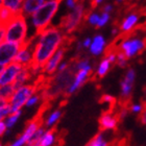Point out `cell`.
Wrapping results in <instances>:
<instances>
[{
	"instance_id": "obj_1",
	"label": "cell",
	"mask_w": 146,
	"mask_h": 146,
	"mask_svg": "<svg viewBox=\"0 0 146 146\" xmlns=\"http://www.w3.org/2000/svg\"><path fill=\"white\" fill-rule=\"evenodd\" d=\"M63 39L64 36L61 28L56 26L47 27L40 35L39 41L34 47L33 63L29 66L33 74H36L40 70H43V67L49 58L61 47Z\"/></svg>"
},
{
	"instance_id": "obj_2",
	"label": "cell",
	"mask_w": 146,
	"mask_h": 146,
	"mask_svg": "<svg viewBox=\"0 0 146 146\" xmlns=\"http://www.w3.org/2000/svg\"><path fill=\"white\" fill-rule=\"evenodd\" d=\"M76 73L74 61H71L69 67L66 70L58 72L56 75L53 76L48 84V87L43 92L44 97H55L58 95L62 94L63 92H66L69 86L71 85L74 75Z\"/></svg>"
},
{
	"instance_id": "obj_3",
	"label": "cell",
	"mask_w": 146,
	"mask_h": 146,
	"mask_svg": "<svg viewBox=\"0 0 146 146\" xmlns=\"http://www.w3.org/2000/svg\"><path fill=\"white\" fill-rule=\"evenodd\" d=\"M63 0H47L44 4L40 6L31 16V21L34 25L36 36H40L50 24L52 18L56 14L60 3Z\"/></svg>"
},
{
	"instance_id": "obj_4",
	"label": "cell",
	"mask_w": 146,
	"mask_h": 146,
	"mask_svg": "<svg viewBox=\"0 0 146 146\" xmlns=\"http://www.w3.org/2000/svg\"><path fill=\"white\" fill-rule=\"evenodd\" d=\"M27 36V24L26 18L23 13H18L13 17L12 21L6 26L5 41L16 42L19 44H23L26 41Z\"/></svg>"
},
{
	"instance_id": "obj_5",
	"label": "cell",
	"mask_w": 146,
	"mask_h": 146,
	"mask_svg": "<svg viewBox=\"0 0 146 146\" xmlns=\"http://www.w3.org/2000/svg\"><path fill=\"white\" fill-rule=\"evenodd\" d=\"M84 2L79 1L76 6L73 9H71V12L69 14L63 17L58 24V27L61 28V31H66L67 35L73 34V31H76L77 27L79 26L80 22H82V16H84Z\"/></svg>"
},
{
	"instance_id": "obj_6",
	"label": "cell",
	"mask_w": 146,
	"mask_h": 146,
	"mask_svg": "<svg viewBox=\"0 0 146 146\" xmlns=\"http://www.w3.org/2000/svg\"><path fill=\"white\" fill-rule=\"evenodd\" d=\"M36 92V85H24L20 88L16 89L15 93L9 101L12 113H15L17 111L22 110V108L25 107V104L27 102L28 98L31 95H34Z\"/></svg>"
},
{
	"instance_id": "obj_7",
	"label": "cell",
	"mask_w": 146,
	"mask_h": 146,
	"mask_svg": "<svg viewBox=\"0 0 146 146\" xmlns=\"http://www.w3.org/2000/svg\"><path fill=\"white\" fill-rule=\"evenodd\" d=\"M146 47L145 40L141 39L139 36H129L126 38L120 43L119 49L125 54L127 58H131L139 54Z\"/></svg>"
},
{
	"instance_id": "obj_8",
	"label": "cell",
	"mask_w": 146,
	"mask_h": 146,
	"mask_svg": "<svg viewBox=\"0 0 146 146\" xmlns=\"http://www.w3.org/2000/svg\"><path fill=\"white\" fill-rule=\"evenodd\" d=\"M21 44L9 41H3L0 44V65L6 66L15 61V58L18 53Z\"/></svg>"
},
{
	"instance_id": "obj_9",
	"label": "cell",
	"mask_w": 146,
	"mask_h": 146,
	"mask_svg": "<svg viewBox=\"0 0 146 146\" xmlns=\"http://www.w3.org/2000/svg\"><path fill=\"white\" fill-rule=\"evenodd\" d=\"M36 36H33V38H29L27 41H25L21 45L19 49L18 53L16 55L15 61L22 66H31L33 63V53H34V49H33V44Z\"/></svg>"
},
{
	"instance_id": "obj_10",
	"label": "cell",
	"mask_w": 146,
	"mask_h": 146,
	"mask_svg": "<svg viewBox=\"0 0 146 146\" xmlns=\"http://www.w3.org/2000/svg\"><path fill=\"white\" fill-rule=\"evenodd\" d=\"M67 46H69L68 44L63 41L62 42V45L61 47L55 51V53L52 55L51 58H49L48 62L45 64V66L43 67V72L46 73V74H48V75H51L55 71H58V65L62 63V60L64 58V54L66 50H67Z\"/></svg>"
},
{
	"instance_id": "obj_11",
	"label": "cell",
	"mask_w": 146,
	"mask_h": 146,
	"mask_svg": "<svg viewBox=\"0 0 146 146\" xmlns=\"http://www.w3.org/2000/svg\"><path fill=\"white\" fill-rule=\"evenodd\" d=\"M22 68H23V66L17 62H12L11 64L6 65L0 74V86L14 84L16 77L19 74V72L21 71Z\"/></svg>"
},
{
	"instance_id": "obj_12",
	"label": "cell",
	"mask_w": 146,
	"mask_h": 146,
	"mask_svg": "<svg viewBox=\"0 0 146 146\" xmlns=\"http://www.w3.org/2000/svg\"><path fill=\"white\" fill-rule=\"evenodd\" d=\"M41 126L39 120H33L26 125L24 131L20 135V137H18L12 144H9V146H25L27 144L28 140L31 139V137L34 135L35 131Z\"/></svg>"
},
{
	"instance_id": "obj_13",
	"label": "cell",
	"mask_w": 146,
	"mask_h": 146,
	"mask_svg": "<svg viewBox=\"0 0 146 146\" xmlns=\"http://www.w3.org/2000/svg\"><path fill=\"white\" fill-rule=\"evenodd\" d=\"M136 80V71L133 68L127 69L125 73L124 77L120 82V90H121V97L122 98H128L131 96L134 84Z\"/></svg>"
},
{
	"instance_id": "obj_14",
	"label": "cell",
	"mask_w": 146,
	"mask_h": 146,
	"mask_svg": "<svg viewBox=\"0 0 146 146\" xmlns=\"http://www.w3.org/2000/svg\"><path fill=\"white\" fill-rule=\"evenodd\" d=\"M92 70H88V69H82V70H78L75 73L74 78H73L71 85L69 86V88L66 91L67 95H72L74 94L87 80H88L89 76L91 74Z\"/></svg>"
},
{
	"instance_id": "obj_15",
	"label": "cell",
	"mask_w": 146,
	"mask_h": 146,
	"mask_svg": "<svg viewBox=\"0 0 146 146\" xmlns=\"http://www.w3.org/2000/svg\"><path fill=\"white\" fill-rule=\"evenodd\" d=\"M107 46V41L104 38V36L101 35H96L92 40V43L90 47H89V51L92 55L98 56L104 53V49Z\"/></svg>"
},
{
	"instance_id": "obj_16",
	"label": "cell",
	"mask_w": 146,
	"mask_h": 146,
	"mask_svg": "<svg viewBox=\"0 0 146 146\" xmlns=\"http://www.w3.org/2000/svg\"><path fill=\"white\" fill-rule=\"evenodd\" d=\"M139 20H140V17H139V15H138L137 13H131V14H128L124 18V20L122 21L121 25H120V31L123 34L129 33V31H131L137 26L138 23H139Z\"/></svg>"
},
{
	"instance_id": "obj_17",
	"label": "cell",
	"mask_w": 146,
	"mask_h": 146,
	"mask_svg": "<svg viewBox=\"0 0 146 146\" xmlns=\"http://www.w3.org/2000/svg\"><path fill=\"white\" fill-rule=\"evenodd\" d=\"M118 120L111 113H104L99 118V125L104 131H113L117 127Z\"/></svg>"
},
{
	"instance_id": "obj_18",
	"label": "cell",
	"mask_w": 146,
	"mask_h": 146,
	"mask_svg": "<svg viewBox=\"0 0 146 146\" xmlns=\"http://www.w3.org/2000/svg\"><path fill=\"white\" fill-rule=\"evenodd\" d=\"M31 76H33V72L31 70V67L29 66H23V68H22L21 71L17 75L13 85L15 86L16 89L20 88L22 86L26 85V82L31 78Z\"/></svg>"
},
{
	"instance_id": "obj_19",
	"label": "cell",
	"mask_w": 146,
	"mask_h": 146,
	"mask_svg": "<svg viewBox=\"0 0 146 146\" xmlns=\"http://www.w3.org/2000/svg\"><path fill=\"white\" fill-rule=\"evenodd\" d=\"M44 0H24L22 5V13L25 16H31L42 5Z\"/></svg>"
},
{
	"instance_id": "obj_20",
	"label": "cell",
	"mask_w": 146,
	"mask_h": 146,
	"mask_svg": "<svg viewBox=\"0 0 146 146\" xmlns=\"http://www.w3.org/2000/svg\"><path fill=\"white\" fill-rule=\"evenodd\" d=\"M55 141H56L55 131L48 128L45 131L40 140V146H53L55 144Z\"/></svg>"
},
{
	"instance_id": "obj_21",
	"label": "cell",
	"mask_w": 146,
	"mask_h": 146,
	"mask_svg": "<svg viewBox=\"0 0 146 146\" xmlns=\"http://www.w3.org/2000/svg\"><path fill=\"white\" fill-rule=\"evenodd\" d=\"M24 0H3L2 5L9 9L14 14H18L22 12V5H23Z\"/></svg>"
},
{
	"instance_id": "obj_22",
	"label": "cell",
	"mask_w": 146,
	"mask_h": 146,
	"mask_svg": "<svg viewBox=\"0 0 146 146\" xmlns=\"http://www.w3.org/2000/svg\"><path fill=\"white\" fill-rule=\"evenodd\" d=\"M15 91H16V88L13 84H11V85L0 86V99H2V100L9 102V101L11 100V98L13 97Z\"/></svg>"
},
{
	"instance_id": "obj_23",
	"label": "cell",
	"mask_w": 146,
	"mask_h": 146,
	"mask_svg": "<svg viewBox=\"0 0 146 146\" xmlns=\"http://www.w3.org/2000/svg\"><path fill=\"white\" fill-rule=\"evenodd\" d=\"M111 66H112V63L109 61V58H104V60L99 63V65H98V67H97V70H96V75H97V77H99V78L104 77V76L108 74V72L110 71V69H111Z\"/></svg>"
},
{
	"instance_id": "obj_24",
	"label": "cell",
	"mask_w": 146,
	"mask_h": 146,
	"mask_svg": "<svg viewBox=\"0 0 146 146\" xmlns=\"http://www.w3.org/2000/svg\"><path fill=\"white\" fill-rule=\"evenodd\" d=\"M15 16V14L13 12H11L9 9H6L5 6H1L0 9V24L7 26L9 22L12 21L13 17Z\"/></svg>"
},
{
	"instance_id": "obj_25",
	"label": "cell",
	"mask_w": 146,
	"mask_h": 146,
	"mask_svg": "<svg viewBox=\"0 0 146 146\" xmlns=\"http://www.w3.org/2000/svg\"><path fill=\"white\" fill-rule=\"evenodd\" d=\"M62 117V111L60 110H55L53 112H51L49 114V116L47 117L45 121V126L47 128L52 127L53 125H55L58 122V120L61 119Z\"/></svg>"
},
{
	"instance_id": "obj_26",
	"label": "cell",
	"mask_w": 146,
	"mask_h": 146,
	"mask_svg": "<svg viewBox=\"0 0 146 146\" xmlns=\"http://www.w3.org/2000/svg\"><path fill=\"white\" fill-rule=\"evenodd\" d=\"M21 115H22V110H20V111H17V112H15V113H11V114L4 119V121H5V123H6V126H7L9 129L13 128L17 124V122L19 121Z\"/></svg>"
},
{
	"instance_id": "obj_27",
	"label": "cell",
	"mask_w": 146,
	"mask_h": 146,
	"mask_svg": "<svg viewBox=\"0 0 146 146\" xmlns=\"http://www.w3.org/2000/svg\"><path fill=\"white\" fill-rule=\"evenodd\" d=\"M87 146H108V141L107 138L104 137V135L102 133L96 135L93 139L88 143Z\"/></svg>"
},
{
	"instance_id": "obj_28",
	"label": "cell",
	"mask_w": 146,
	"mask_h": 146,
	"mask_svg": "<svg viewBox=\"0 0 146 146\" xmlns=\"http://www.w3.org/2000/svg\"><path fill=\"white\" fill-rule=\"evenodd\" d=\"M45 131H46L45 127L41 125V126H40V127L35 131L34 135L31 137V139L28 140L27 144H40V140H41L43 134L45 133ZM27 144H26V145H27Z\"/></svg>"
},
{
	"instance_id": "obj_29",
	"label": "cell",
	"mask_w": 146,
	"mask_h": 146,
	"mask_svg": "<svg viewBox=\"0 0 146 146\" xmlns=\"http://www.w3.org/2000/svg\"><path fill=\"white\" fill-rule=\"evenodd\" d=\"M11 113H12V110H11V106L9 102H6L2 107H0V121L4 120Z\"/></svg>"
},
{
	"instance_id": "obj_30",
	"label": "cell",
	"mask_w": 146,
	"mask_h": 146,
	"mask_svg": "<svg viewBox=\"0 0 146 146\" xmlns=\"http://www.w3.org/2000/svg\"><path fill=\"white\" fill-rule=\"evenodd\" d=\"M127 60L128 58L125 56V54L122 51L117 52V61H116V63H117V65H118L119 67H121V68L126 67V65H127Z\"/></svg>"
},
{
	"instance_id": "obj_31",
	"label": "cell",
	"mask_w": 146,
	"mask_h": 146,
	"mask_svg": "<svg viewBox=\"0 0 146 146\" xmlns=\"http://www.w3.org/2000/svg\"><path fill=\"white\" fill-rule=\"evenodd\" d=\"M40 100H41V96H40L39 94L35 93L34 95H31V97L28 98V100H27V102H26V104H25V107L26 108L35 107V106H36V104H39Z\"/></svg>"
},
{
	"instance_id": "obj_32",
	"label": "cell",
	"mask_w": 146,
	"mask_h": 146,
	"mask_svg": "<svg viewBox=\"0 0 146 146\" xmlns=\"http://www.w3.org/2000/svg\"><path fill=\"white\" fill-rule=\"evenodd\" d=\"M110 18H111V16H110L109 13L102 12L100 15V18H99V21H98V24L96 25V27L97 28L104 27V25H107V23L110 21Z\"/></svg>"
},
{
	"instance_id": "obj_33",
	"label": "cell",
	"mask_w": 146,
	"mask_h": 146,
	"mask_svg": "<svg viewBox=\"0 0 146 146\" xmlns=\"http://www.w3.org/2000/svg\"><path fill=\"white\" fill-rule=\"evenodd\" d=\"M99 18H100V15L97 14V13H92L87 17L86 20H88V22L93 26H96L98 24V21H99Z\"/></svg>"
},
{
	"instance_id": "obj_34",
	"label": "cell",
	"mask_w": 146,
	"mask_h": 146,
	"mask_svg": "<svg viewBox=\"0 0 146 146\" xmlns=\"http://www.w3.org/2000/svg\"><path fill=\"white\" fill-rule=\"evenodd\" d=\"M131 111L134 114H140L143 111V106L141 104H135L131 107Z\"/></svg>"
},
{
	"instance_id": "obj_35",
	"label": "cell",
	"mask_w": 146,
	"mask_h": 146,
	"mask_svg": "<svg viewBox=\"0 0 146 146\" xmlns=\"http://www.w3.org/2000/svg\"><path fill=\"white\" fill-rule=\"evenodd\" d=\"M101 102H104V104H114V101H115V98L113 97V96H111V95L109 94H104L102 97H101Z\"/></svg>"
},
{
	"instance_id": "obj_36",
	"label": "cell",
	"mask_w": 146,
	"mask_h": 146,
	"mask_svg": "<svg viewBox=\"0 0 146 146\" xmlns=\"http://www.w3.org/2000/svg\"><path fill=\"white\" fill-rule=\"evenodd\" d=\"M7 126H6V123L4 120H1L0 121V137H2L3 135L6 134V131H7Z\"/></svg>"
},
{
	"instance_id": "obj_37",
	"label": "cell",
	"mask_w": 146,
	"mask_h": 146,
	"mask_svg": "<svg viewBox=\"0 0 146 146\" xmlns=\"http://www.w3.org/2000/svg\"><path fill=\"white\" fill-rule=\"evenodd\" d=\"M5 31H6V26L0 24V44L5 39Z\"/></svg>"
},
{
	"instance_id": "obj_38",
	"label": "cell",
	"mask_w": 146,
	"mask_h": 146,
	"mask_svg": "<svg viewBox=\"0 0 146 146\" xmlns=\"http://www.w3.org/2000/svg\"><path fill=\"white\" fill-rule=\"evenodd\" d=\"M77 0H66V5L69 9H73L77 4Z\"/></svg>"
},
{
	"instance_id": "obj_39",
	"label": "cell",
	"mask_w": 146,
	"mask_h": 146,
	"mask_svg": "<svg viewBox=\"0 0 146 146\" xmlns=\"http://www.w3.org/2000/svg\"><path fill=\"white\" fill-rule=\"evenodd\" d=\"M69 64H70V63H61L58 67V72H62V71L66 70V69L69 67Z\"/></svg>"
},
{
	"instance_id": "obj_40",
	"label": "cell",
	"mask_w": 146,
	"mask_h": 146,
	"mask_svg": "<svg viewBox=\"0 0 146 146\" xmlns=\"http://www.w3.org/2000/svg\"><path fill=\"white\" fill-rule=\"evenodd\" d=\"M92 43V39L91 38H87V39L84 40V42H82V47H85V48H89L90 45H91Z\"/></svg>"
},
{
	"instance_id": "obj_41",
	"label": "cell",
	"mask_w": 146,
	"mask_h": 146,
	"mask_svg": "<svg viewBox=\"0 0 146 146\" xmlns=\"http://www.w3.org/2000/svg\"><path fill=\"white\" fill-rule=\"evenodd\" d=\"M104 1V0H92V2H91L92 9H95L96 6H98L99 4H101Z\"/></svg>"
},
{
	"instance_id": "obj_42",
	"label": "cell",
	"mask_w": 146,
	"mask_h": 146,
	"mask_svg": "<svg viewBox=\"0 0 146 146\" xmlns=\"http://www.w3.org/2000/svg\"><path fill=\"white\" fill-rule=\"evenodd\" d=\"M113 11V5L112 4H106V5L102 7V12H106V13H111Z\"/></svg>"
},
{
	"instance_id": "obj_43",
	"label": "cell",
	"mask_w": 146,
	"mask_h": 146,
	"mask_svg": "<svg viewBox=\"0 0 146 146\" xmlns=\"http://www.w3.org/2000/svg\"><path fill=\"white\" fill-rule=\"evenodd\" d=\"M126 115H127V110L123 109L121 112L119 113V118H120V119H124L125 117H126Z\"/></svg>"
},
{
	"instance_id": "obj_44",
	"label": "cell",
	"mask_w": 146,
	"mask_h": 146,
	"mask_svg": "<svg viewBox=\"0 0 146 146\" xmlns=\"http://www.w3.org/2000/svg\"><path fill=\"white\" fill-rule=\"evenodd\" d=\"M141 122L143 124H146V110L144 111V113L142 114V117H141Z\"/></svg>"
},
{
	"instance_id": "obj_45",
	"label": "cell",
	"mask_w": 146,
	"mask_h": 146,
	"mask_svg": "<svg viewBox=\"0 0 146 146\" xmlns=\"http://www.w3.org/2000/svg\"><path fill=\"white\" fill-rule=\"evenodd\" d=\"M118 33H119V29L117 27H114L112 29V35H113V36H117V34H118Z\"/></svg>"
},
{
	"instance_id": "obj_46",
	"label": "cell",
	"mask_w": 146,
	"mask_h": 146,
	"mask_svg": "<svg viewBox=\"0 0 146 146\" xmlns=\"http://www.w3.org/2000/svg\"><path fill=\"white\" fill-rule=\"evenodd\" d=\"M6 102H7V101H4V100H2V99H0V107H2L3 104H6Z\"/></svg>"
},
{
	"instance_id": "obj_47",
	"label": "cell",
	"mask_w": 146,
	"mask_h": 146,
	"mask_svg": "<svg viewBox=\"0 0 146 146\" xmlns=\"http://www.w3.org/2000/svg\"><path fill=\"white\" fill-rule=\"evenodd\" d=\"M4 67L5 66H2V65H0V74H1V72L3 71V69H4Z\"/></svg>"
},
{
	"instance_id": "obj_48",
	"label": "cell",
	"mask_w": 146,
	"mask_h": 146,
	"mask_svg": "<svg viewBox=\"0 0 146 146\" xmlns=\"http://www.w3.org/2000/svg\"><path fill=\"white\" fill-rule=\"evenodd\" d=\"M25 146H40V144H27Z\"/></svg>"
},
{
	"instance_id": "obj_49",
	"label": "cell",
	"mask_w": 146,
	"mask_h": 146,
	"mask_svg": "<svg viewBox=\"0 0 146 146\" xmlns=\"http://www.w3.org/2000/svg\"><path fill=\"white\" fill-rule=\"evenodd\" d=\"M115 1H116V3H122L124 0H115Z\"/></svg>"
},
{
	"instance_id": "obj_50",
	"label": "cell",
	"mask_w": 146,
	"mask_h": 146,
	"mask_svg": "<svg viewBox=\"0 0 146 146\" xmlns=\"http://www.w3.org/2000/svg\"><path fill=\"white\" fill-rule=\"evenodd\" d=\"M2 2H3V0H0V9H1V6H2Z\"/></svg>"
},
{
	"instance_id": "obj_51",
	"label": "cell",
	"mask_w": 146,
	"mask_h": 146,
	"mask_svg": "<svg viewBox=\"0 0 146 146\" xmlns=\"http://www.w3.org/2000/svg\"><path fill=\"white\" fill-rule=\"evenodd\" d=\"M0 146H3V145H2V144H1V143H0Z\"/></svg>"
},
{
	"instance_id": "obj_52",
	"label": "cell",
	"mask_w": 146,
	"mask_h": 146,
	"mask_svg": "<svg viewBox=\"0 0 146 146\" xmlns=\"http://www.w3.org/2000/svg\"><path fill=\"white\" fill-rule=\"evenodd\" d=\"M145 94H146V89H145Z\"/></svg>"
}]
</instances>
